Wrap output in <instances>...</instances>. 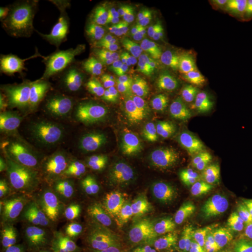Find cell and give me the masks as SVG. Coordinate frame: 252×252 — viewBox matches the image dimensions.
Masks as SVG:
<instances>
[{
    "label": "cell",
    "instance_id": "cell-1",
    "mask_svg": "<svg viewBox=\"0 0 252 252\" xmlns=\"http://www.w3.org/2000/svg\"><path fill=\"white\" fill-rule=\"evenodd\" d=\"M75 7L73 1H47L21 11L15 33L4 42L10 62L31 75L62 72L69 61L66 39Z\"/></svg>",
    "mask_w": 252,
    "mask_h": 252
},
{
    "label": "cell",
    "instance_id": "cell-2",
    "mask_svg": "<svg viewBox=\"0 0 252 252\" xmlns=\"http://www.w3.org/2000/svg\"><path fill=\"white\" fill-rule=\"evenodd\" d=\"M169 92L157 90L149 97L115 102L91 115V139L81 158L93 160L134 137L150 119L153 111L169 99Z\"/></svg>",
    "mask_w": 252,
    "mask_h": 252
},
{
    "label": "cell",
    "instance_id": "cell-3",
    "mask_svg": "<svg viewBox=\"0 0 252 252\" xmlns=\"http://www.w3.org/2000/svg\"><path fill=\"white\" fill-rule=\"evenodd\" d=\"M216 225L215 217L207 210L178 203L158 207L152 217L150 231L157 243L180 250L207 241Z\"/></svg>",
    "mask_w": 252,
    "mask_h": 252
},
{
    "label": "cell",
    "instance_id": "cell-4",
    "mask_svg": "<svg viewBox=\"0 0 252 252\" xmlns=\"http://www.w3.org/2000/svg\"><path fill=\"white\" fill-rule=\"evenodd\" d=\"M64 164L53 162L33 170H12L4 176L23 216L44 218L57 214L60 181Z\"/></svg>",
    "mask_w": 252,
    "mask_h": 252
},
{
    "label": "cell",
    "instance_id": "cell-5",
    "mask_svg": "<svg viewBox=\"0 0 252 252\" xmlns=\"http://www.w3.org/2000/svg\"><path fill=\"white\" fill-rule=\"evenodd\" d=\"M147 199L133 190L109 188L97 193L91 205L93 221L108 234L132 233L143 221Z\"/></svg>",
    "mask_w": 252,
    "mask_h": 252
},
{
    "label": "cell",
    "instance_id": "cell-6",
    "mask_svg": "<svg viewBox=\"0 0 252 252\" xmlns=\"http://www.w3.org/2000/svg\"><path fill=\"white\" fill-rule=\"evenodd\" d=\"M131 18H120L122 29L117 41L106 54L99 67L86 68L76 63L77 68L88 79L113 94L131 81L136 65L138 39L131 25Z\"/></svg>",
    "mask_w": 252,
    "mask_h": 252
},
{
    "label": "cell",
    "instance_id": "cell-7",
    "mask_svg": "<svg viewBox=\"0 0 252 252\" xmlns=\"http://www.w3.org/2000/svg\"><path fill=\"white\" fill-rule=\"evenodd\" d=\"M77 113L89 115L79 108L74 101L67 110L48 119L24 108L5 110L2 112L0 120L1 141L3 144L16 150L43 145L51 138L50 125L52 122Z\"/></svg>",
    "mask_w": 252,
    "mask_h": 252
},
{
    "label": "cell",
    "instance_id": "cell-8",
    "mask_svg": "<svg viewBox=\"0 0 252 252\" xmlns=\"http://www.w3.org/2000/svg\"><path fill=\"white\" fill-rule=\"evenodd\" d=\"M168 152L161 140L146 129L140 130L129 141L125 163L128 175L139 184H152L165 169Z\"/></svg>",
    "mask_w": 252,
    "mask_h": 252
},
{
    "label": "cell",
    "instance_id": "cell-9",
    "mask_svg": "<svg viewBox=\"0 0 252 252\" xmlns=\"http://www.w3.org/2000/svg\"><path fill=\"white\" fill-rule=\"evenodd\" d=\"M99 175V166L93 160L81 157L76 161L64 163L57 212L62 220H67L74 216Z\"/></svg>",
    "mask_w": 252,
    "mask_h": 252
},
{
    "label": "cell",
    "instance_id": "cell-10",
    "mask_svg": "<svg viewBox=\"0 0 252 252\" xmlns=\"http://www.w3.org/2000/svg\"><path fill=\"white\" fill-rule=\"evenodd\" d=\"M187 105L191 115L206 130H222L240 119V110L232 104H223L205 96H190Z\"/></svg>",
    "mask_w": 252,
    "mask_h": 252
},
{
    "label": "cell",
    "instance_id": "cell-11",
    "mask_svg": "<svg viewBox=\"0 0 252 252\" xmlns=\"http://www.w3.org/2000/svg\"><path fill=\"white\" fill-rule=\"evenodd\" d=\"M166 138L185 152H198L205 147L206 128L189 113H181L164 126Z\"/></svg>",
    "mask_w": 252,
    "mask_h": 252
},
{
    "label": "cell",
    "instance_id": "cell-12",
    "mask_svg": "<svg viewBox=\"0 0 252 252\" xmlns=\"http://www.w3.org/2000/svg\"><path fill=\"white\" fill-rule=\"evenodd\" d=\"M210 59L205 52L182 43L174 51L170 58L173 71L182 82L189 85L188 89L210 71Z\"/></svg>",
    "mask_w": 252,
    "mask_h": 252
},
{
    "label": "cell",
    "instance_id": "cell-13",
    "mask_svg": "<svg viewBox=\"0 0 252 252\" xmlns=\"http://www.w3.org/2000/svg\"><path fill=\"white\" fill-rule=\"evenodd\" d=\"M44 235L34 226L4 223L0 229V252H38Z\"/></svg>",
    "mask_w": 252,
    "mask_h": 252
},
{
    "label": "cell",
    "instance_id": "cell-14",
    "mask_svg": "<svg viewBox=\"0 0 252 252\" xmlns=\"http://www.w3.org/2000/svg\"><path fill=\"white\" fill-rule=\"evenodd\" d=\"M216 35V21L207 11H196L184 28L182 44L205 52L214 47Z\"/></svg>",
    "mask_w": 252,
    "mask_h": 252
},
{
    "label": "cell",
    "instance_id": "cell-15",
    "mask_svg": "<svg viewBox=\"0 0 252 252\" xmlns=\"http://www.w3.org/2000/svg\"><path fill=\"white\" fill-rule=\"evenodd\" d=\"M172 174L183 188L195 193L204 194L210 180L204 166L191 155L180 158L172 167Z\"/></svg>",
    "mask_w": 252,
    "mask_h": 252
},
{
    "label": "cell",
    "instance_id": "cell-16",
    "mask_svg": "<svg viewBox=\"0 0 252 252\" xmlns=\"http://www.w3.org/2000/svg\"><path fill=\"white\" fill-rule=\"evenodd\" d=\"M202 162L207 175L213 177V179L221 174L228 173L231 168L228 154L224 151L215 148L207 149L203 152Z\"/></svg>",
    "mask_w": 252,
    "mask_h": 252
},
{
    "label": "cell",
    "instance_id": "cell-17",
    "mask_svg": "<svg viewBox=\"0 0 252 252\" xmlns=\"http://www.w3.org/2000/svg\"><path fill=\"white\" fill-rule=\"evenodd\" d=\"M191 95L205 96V97H208L210 99L215 100V101L223 103V104H231L232 102H234V100L237 98L238 93L234 89V87L224 88V89L207 88V89L197 91V92L191 94Z\"/></svg>",
    "mask_w": 252,
    "mask_h": 252
},
{
    "label": "cell",
    "instance_id": "cell-18",
    "mask_svg": "<svg viewBox=\"0 0 252 252\" xmlns=\"http://www.w3.org/2000/svg\"><path fill=\"white\" fill-rule=\"evenodd\" d=\"M17 212L14 198L12 193H9L6 188L1 187L0 189V217L1 220L5 223H9V219Z\"/></svg>",
    "mask_w": 252,
    "mask_h": 252
},
{
    "label": "cell",
    "instance_id": "cell-19",
    "mask_svg": "<svg viewBox=\"0 0 252 252\" xmlns=\"http://www.w3.org/2000/svg\"><path fill=\"white\" fill-rule=\"evenodd\" d=\"M19 24V15L12 14H1L0 17V37L2 42H5L12 36Z\"/></svg>",
    "mask_w": 252,
    "mask_h": 252
},
{
    "label": "cell",
    "instance_id": "cell-20",
    "mask_svg": "<svg viewBox=\"0 0 252 252\" xmlns=\"http://www.w3.org/2000/svg\"><path fill=\"white\" fill-rule=\"evenodd\" d=\"M63 252H121L107 245L93 241H84L74 244Z\"/></svg>",
    "mask_w": 252,
    "mask_h": 252
},
{
    "label": "cell",
    "instance_id": "cell-21",
    "mask_svg": "<svg viewBox=\"0 0 252 252\" xmlns=\"http://www.w3.org/2000/svg\"><path fill=\"white\" fill-rule=\"evenodd\" d=\"M246 128L247 127L244 125L243 122L239 119L237 121H234V122L230 123L229 125H227L220 131L219 137L221 140L225 141L226 143L231 145L239 135L243 133Z\"/></svg>",
    "mask_w": 252,
    "mask_h": 252
},
{
    "label": "cell",
    "instance_id": "cell-22",
    "mask_svg": "<svg viewBox=\"0 0 252 252\" xmlns=\"http://www.w3.org/2000/svg\"><path fill=\"white\" fill-rule=\"evenodd\" d=\"M204 198L207 201H211L218 204H223V205H230L231 202L227 198L224 191L220 188L219 183L217 182L216 179L210 180L207 191L203 194Z\"/></svg>",
    "mask_w": 252,
    "mask_h": 252
},
{
    "label": "cell",
    "instance_id": "cell-23",
    "mask_svg": "<svg viewBox=\"0 0 252 252\" xmlns=\"http://www.w3.org/2000/svg\"><path fill=\"white\" fill-rule=\"evenodd\" d=\"M217 182L220 186V188L224 191V193L231 202V204L234 201L237 194V183L234 178L228 173L221 174L215 178Z\"/></svg>",
    "mask_w": 252,
    "mask_h": 252
},
{
    "label": "cell",
    "instance_id": "cell-24",
    "mask_svg": "<svg viewBox=\"0 0 252 252\" xmlns=\"http://www.w3.org/2000/svg\"><path fill=\"white\" fill-rule=\"evenodd\" d=\"M233 171L237 184L252 189V169L233 162Z\"/></svg>",
    "mask_w": 252,
    "mask_h": 252
},
{
    "label": "cell",
    "instance_id": "cell-25",
    "mask_svg": "<svg viewBox=\"0 0 252 252\" xmlns=\"http://www.w3.org/2000/svg\"><path fill=\"white\" fill-rule=\"evenodd\" d=\"M217 35L218 36H223V35H239V30L236 27L235 23L232 21V19L229 16H223L221 18L216 20Z\"/></svg>",
    "mask_w": 252,
    "mask_h": 252
},
{
    "label": "cell",
    "instance_id": "cell-26",
    "mask_svg": "<svg viewBox=\"0 0 252 252\" xmlns=\"http://www.w3.org/2000/svg\"><path fill=\"white\" fill-rule=\"evenodd\" d=\"M228 75L229 74L224 70H222L221 68L211 69L201 81L195 83L194 85H192L191 87H204V86L216 84V83L223 81ZM191 87H189V88H191Z\"/></svg>",
    "mask_w": 252,
    "mask_h": 252
},
{
    "label": "cell",
    "instance_id": "cell-27",
    "mask_svg": "<svg viewBox=\"0 0 252 252\" xmlns=\"http://www.w3.org/2000/svg\"><path fill=\"white\" fill-rule=\"evenodd\" d=\"M252 145V128H246L232 144L230 145L236 153H240L250 150Z\"/></svg>",
    "mask_w": 252,
    "mask_h": 252
},
{
    "label": "cell",
    "instance_id": "cell-28",
    "mask_svg": "<svg viewBox=\"0 0 252 252\" xmlns=\"http://www.w3.org/2000/svg\"><path fill=\"white\" fill-rule=\"evenodd\" d=\"M235 25L240 33H247L252 26V10L243 11L235 20Z\"/></svg>",
    "mask_w": 252,
    "mask_h": 252
},
{
    "label": "cell",
    "instance_id": "cell-29",
    "mask_svg": "<svg viewBox=\"0 0 252 252\" xmlns=\"http://www.w3.org/2000/svg\"><path fill=\"white\" fill-rule=\"evenodd\" d=\"M238 54V46L233 49H227L223 53L218 54L217 59L221 66L229 67V65L234 62Z\"/></svg>",
    "mask_w": 252,
    "mask_h": 252
},
{
    "label": "cell",
    "instance_id": "cell-30",
    "mask_svg": "<svg viewBox=\"0 0 252 252\" xmlns=\"http://www.w3.org/2000/svg\"><path fill=\"white\" fill-rule=\"evenodd\" d=\"M238 41H239L238 36H234V35L218 36L215 38V42H214L213 48H216L219 46H222V47H225L227 49H233V48H235V47L239 45Z\"/></svg>",
    "mask_w": 252,
    "mask_h": 252
},
{
    "label": "cell",
    "instance_id": "cell-31",
    "mask_svg": "<svg viewBox=\"0 0 252 252\" xmlns=\"http://www.w3.org/2000/svg\"><path fill=\"white\" fill-rule=\"evenodd\" d=\"M239 54L247 69L252 68V44L248 42L239 44Z\"/></svg>",
    "mask_w": 252,
    "mask_h": 252
},
{
    "label": "cell",
    "instance_id": "cell-32",
    "mask_svg": "<svg viewBox=\"0 0 252 252\" xmlns=\"http://www.w3.org/2000/svg\"><path fill=\"white\" fill-rule=\"evenodd\" d=\"M233 162L252 169V150L250 149L243 153H238V155L233 159Z\"/></svg>",
    "mask_w": 252,
    "mask_h": 252
},
{
    "label": "cell",
    "instance_id": "cell-33",
    "mask_svg": "<svg viewBox=\"0 0 252 252\" xmlns=\"http://www.w3.org/2000/svg\"><path fill=\"white\" fill-rule=\"evenodd\" d=\"M240 120L243 122L247 128H252V104L245 106L240 110Z\"/></svg>",
    "mask_w": 252,
    "mask_h": 252
},
{
    "label": "cell",
    "instance_id": "cell-34",
    "mask_svg": "<svg viewBox=\"0 0 252 252\" xmlns=\"http://www.w3.org/2000/svg\"><path fill=\"white\" fill-rule=\"evenodd\" d=\"M228 68L236 73L243 72L244 70L247 69L246 65L244 63L243 59L241 58L240 54H239V45H238V54H237L236 58L234 59V62L229 65Z\"/></svg>",
    "mask_w": 252,
    "mask_h": 252
},
{
    "label": "cell",
    "instance_id": "cell-35",
    "mask_svg": "<svg viewBox=\"0 0 252 252\" xmlns=\"http://www.w3.org/2000/svg\"><path fill=\"white\" fill-rule=\"evenodd\" d=\"M243 87L246 94L252 99V75L244 79Z\"/></svg>",
    "mask_w": 252,
    "mask_h": 252
},
{
    "label": "cell",
    "instance_id": "cell-36",
    "mask_svg": "<svg viewBox=\"0 0 252 252\" xmlns=\"http://www.w3.org/2000/svg\"><path fill=\"white\" fill-rule=\"evenodd\" d=\"M249 216H250V221L252 228V197L249 203Z\"/></svg>",
    "mask_w": 252,
    "mask_h": 252
},
{
    "label": "cell",
    "instance_id": "cell-37",
    "mask_svg": "<svg viewBox=\"0 0 252 252\" xmlns=\"http://www.w3.org/2000/svg\"><path fill=\"white\" fill-rule=\"evenodd\" d=\"M246 36L248 37V39H249V42L250 43H252V26L251 27V28L247 31V33H246Z\"/></svg>",
    "mask_w": 252,
    "mask_h": 252
},
{
    "label": "cell",
    "instance_id": "cell-38",
    "mask_svg": "<svg viewBox=\"0 0 252 252\" xmlns=\"http://www.w3.org/2000/svg\"></svg>",
    "mask_w": 252,
    "mask_h": 252
}]
</instances>
